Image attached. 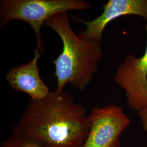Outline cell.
Instances as JSON below:
<instances>
[{"mask_svg": "<svg viewBox=\"0 0 147 147\" xmlns=\"http://www.w3.org/2000/svg\"><path fill=\"white\" fill-rule=\"evenodd\" d=\"M100 16L92 20L76 16L74 20L82 23L86 28L77 34L81 38L101 44L106 26L122 16H139L147 21V0H109L102 6Z\"/></svg>", "mask_w": 147, "mask_h": 147, "instance_id": "cell-6", "label": "cell"}, {"mask_svg": "<svg viewBox=\"0 0 147 147\" xmlns=\"http://www.w3.org/2000/svg\"><path fill=\"white\" fill-rule=\"evenodd\" d=\"M89 130L81 147H118L121 133L130 119L117 105L93 107L89 115Z\"/></svg>", "mask_w": 147, "mask_h": 147, "instance_id": "cell-4", "label": "cell"}, {"mask_svg": "<svg viewBox=\"0 0 147 147\" xmlns=\"http://www.w3.org/2000/svg\"><path fill=\"white\" fill-rule=\"evenodd\" d=\"M147 38V25H145ZM115 81L125 92L130 107L138 112L147 108V42L141 57L128 54L118 67Z\"/></svg>", "mask_w": 147, "mask_h": 147, "instance_id": "cell-5", "label": "cell"}, {"mask_svg": "<svg viewBox=\"0 0 147 147\" xmlns=\"http://www.w3.org/2000/svg\"><path fill=\"white\" fill-rule=\"evenodd\" d=\"M90 8V4L84 0H2L0 25L5 26L14 20L26 22L35 33L37 49L42 53L44 47L41 30L47 19L60 13Z\"/></svg>", "mask_w": 147, "mask_h": 147, "instance_id": "cell-3", "label": "cell"}, {"mask_svg": "<svg viewBox=\"0 0 147 147\" xmlns=\"http://www.w3.org/2000/svg\"><path fill=\"white\" fill-rule=\"evenodd\" d=\"M144 130L147 132V108L138 112Z\"/></svg>", "mask_w": 147, "mask_h": 147, "instance_id": "cell-9", "label": "cell"}, {"mask_svg": "<svg viewBox=\"0 0 147 147\" xmlns=\"http://www.w3.org/2000/svg\"><path fill=\"white\" fill-rule=\"evenodd\" d=\"M42 54L36 49L30 62L11 69L6 75V80L13 89L28 95L32 100L42 99L51 92L39 74L38 62Z\"/></svg>", "mask_w": 147, "mask_h": 147, "instance_id": "cell-7", "label": "cell"}, {"mask_svg": "<svg viewBox=\"0 0 147 147\" xmlns=\"http://www.w3.org/2000/svg\"><path fill=\"white\" fill-rule=\"evenodd\" d=\"M45 25L55 32L63 43L62 52L53 62L57 90L70 84L83 91L90 83L104 56L101 44L84 39L72 29L68 12L51 16Z\"/></svg>", "mask_w": 147, "mask_h": 147, "instance_id": "cell-2", "label": "cell"}, {"mask_svg": "<svg viewBox=\"0 0 147 147\" xmlns=\"http://www.w3.org/2000/svg\"><path fill=\"white\" fill-rule=\"evenodd\" d=\"M0 147H47L38 142L13 134Z\"/></svg>", "mask_w": 147, "mask_h": 147, "instance_id": "cell-8", "label": "cell"}, {"mask_svg": "<svg viewBox=\"0 0 147 147\" xmlns=\"http://www.w3.org/2000/svg\"><path fill=\"white\" fill-rule=\"evenodd\" d=\"M121 147V146H120V147Z\"/></svg>", "mask_w": 147, "mask_h": 147, "instance_id": "cell-10", "label": "cell"}, {"mask_svg": "<svg viewBox=\"0 0 147 147\" xmlns=\"http://www.w3.org/2000/svg\"><path fill=\"white\" fill-rule=\"evenodd\" d=\"M89 130L86 107L56 89L42 99L29 100L13 134L47 147H81Z\"/></svg>", "mask_w": 147, "mask_h": 147, "instance_id": "cell-1", "label": "cell"}]
</instances>
